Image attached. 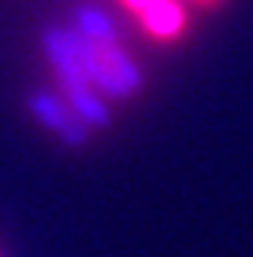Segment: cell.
<instances>
[{"mask_svg":"<svg viewBox=\"0 0 253 257\" xmlns=\"http://www.w3.org/2000/svg\"><path fill=\"white\" fill-rule=\"evenodd\" d=\"M227 0H119L135 27L155 43H178L191 27L194 14L220 10Z\"/></svg>","mask_w":253,"mask_h":257,"instance_id":"cell-1","label":"cell"}]
</instances>
